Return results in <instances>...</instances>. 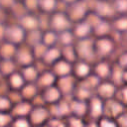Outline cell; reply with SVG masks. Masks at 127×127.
I'll use <instances>...</instances> for the list:
<instances>
[{
  "label": "cell",
  "instance_id": "cell-24",
  "mask_svg": "<svg viewBox=\"0 0 127 127\" xmlns=\"http://www.w3.org/2000/svg\"><path fill=\"white\" fill-rule=\"evenodd\" d=\"M36 93H37V88L32 84H29V85L22 87V94L27 99L33 98L36 95Z\"/></svg>",
  "mask_w": 127,
  "mask_h": 127
},
{
  "label": "cell",
  "instance_id": "cell-21",
  "mask_svg": "<svg viewBox=\"0 0 127 127\" xmlns=\"http://www.w3.org/2000/svg\"><path fill=\"white\" fill-rule=\"evenodd\" d=\"M55 75L53 73H50V72H45L43 74L40 75V78H39V81L41 83V85L45 86V87H50L53 85V83L55 82Z\"/></svg>",
  "mask_w": 127,
  "mask_h": 127
},
{
  "label": "cell",
  "instance_id": "cell-37",
  "mask_svg": "<svg viewBox=\"0 0 127 127\" xmlns=\"http://www.w3.org/2000/svg\"><path fill=\"white\" fill-rule=\"evenodd\" d=\"M25 6L28 9H36L38 8V0H25Z\"/></svg>",
  "mask_w": 127,
  "mask_h": 127
},
{
  "label": "cell",
  "instance_id": "cell-23",
  "mask_svg": "<svg viewBox=\"0 0 127 127\" xmlns=\"http://www.w3.org/2000/svg\"><path fill=\"white\" fill-rule=\"evenodd\" d=\"M109 72H110V68L108 64L105 63H100L95 66V73L99 77H105L109 74Z\"/></svg>",
  "mask_w": 127,
  "mask_h": 127
},
{
  "label": "cell",
  "instance_id": "cell-34",
  "mask_svg": "<svg viewBox=\"0 0 127 127\" xmlns=\"http://www.w3.org/2000/svg\"><path fill=\"white\" fill-rule=\"evenodd\" d=\"M126 19L125 18H120L115 22V27L119 31H125L126 30Z\"/></svg>",
  "mask_w": 127,
  "mask_h": 127
},
{
  "label": "cell",
  "instance_id": "cell-22",
  "mask_svg": "<svg viewBox=\"0 0 127 127\" xmlns=\"http://www.w3.org/2000/svg\"><path fill=\"white\" fill-rule=\"evenodd\" d=\"M14 70V64L12 63L11 60H3V62L0 64V71L3 74H8L10 75L13 73Z\"/></svg>",
  "mask_w": 127,
  "mask_h": 127
},
{
  "label": "cell",
  "instance_id": "cell-14",
  "mask_svg": "<svg viewBox=\"0 0 127 127\" xmlns=\"http://www.w3.org/2000/svg\"><path fill=\"white\" fill-rule=\"evenodd\" d=\"M91 27L86 23V22H81L79 23L75 29H74V34L76 37L78 38H85L88 36V34L90 33Z\"/></svg>",
  "mask_w": 127,
  "mask_h": 127
},
{
  "label": "cell",
  "instance_id": "cell-2",
  "mask_svg": "<svg viewBox=\"0 0 127 127\" xmlns=\"http://www.w3.org/2000/svg\"><path fill=\"white\" fill-rule=\"evenodd\" d=\"M51 24L54 30L58 32H64L69 27V19L62 13H57L53 16Z\"/></svg>",
  "mask_w": 127,
  "mask_h": 127
},
{
  "label": "cell",
  "instance_id": "cell-41",
  "mask_svg": "<svg viewBox=\"0 0 127 127\" xmlns=\"http://www.w3.org/2000/svg\"><path fill=\"white\" fill-rule=\"evenodd\" d=\"M64 2H66V3H69V4H72V3H74L76 0H64Z\"/></svg>",
  "mask_w": 127,
  "mask_h": 127
},
{
  "label": "cell",
  "instance_id": "cell-5",
  "mask_svg": "<svg viewBox=\"0 0 127 127\" xmlns=\"http://www.w3.org/2000/svg\"><path fill=\"white\" fill-rule=\"evenodd\" d=\"M31 121L34 124H42L48 118V112L44 108H36L30 112Z\"/></svg>",
  "mask_w": 127,
  "mask_h": 127
},
{
  "label": "cell",
  "instance_id": "cell-33",
  "mask_svg": "<svg viewBox=\"0 0 127 127\" xmlns=\"http://www.w3.org/2000/svg\"><path fill=\"white\" fill-rule=\"evenodd\" d=\"M115 7L119 12H125L127 8V1L126 0H116Z\"/></svg>",
  "mask_w": 127,
  "mask_h": 127
},
{
  "label": "cell",
  "instance_id": "cell-20",
  "mask_svg": "<svg viewBox=\"0 0 127 127\" xmlns=\"http://www.w3.org/2000/svg\"><path fill=\"white\" fill-rule=\"evenodd\" d=\"M60 89L63 91V92H69L71 89H72V86H73V80L71 77H69L68 75L67 76H64L62 77L61 81H60Z\"/></svg>",
  "mask_w": 127,
  "mask_h": 127
},
{
  "label": "cell",
  "instance_id": "cell-31",
  "mask_svg": "<svg viewBox=\"0 0 127 127\" xmlns=\"http://www.w3.org/2000/svg\"><path fill=\"white\" fill-rule=\"evenodd\" d=\"M10 100L6 97H3V96H0V112H5L7 109L10 108Z\"/></svg>",
  "mask_w": 127,
  "mask_h": 127
},
{
  "label": "cell",
  "instance_id": "cell-38",
  "mask_svg": "<svg viewBox=\"0 0 127 127\" xmlns=\"http://www.w3.org/2000/svg\"><path fill=\"white\" fill-rule=\"evenodd\" d=\"M14 127H30V126H29V123L27 120H25L23 118H19L18 120H16Z\"/></svg>",
  "mask_w": 127,
  "mask_h": 127
},
{
  "label": "cell",
  "instance_id": "cell-18",
  "mask_svg": "<svg viewBox=\"0 0 127 127\" xmlns=\"http://www.w3.org/2000/svg\"><path fill=\"white\" fill-rule=\"evenodd\" d=\"M89 65L86 64V63H78L75 67H74V71H75V74L78 76V77H85V76H88V73H89Z\"/></svg>",
  "mask_w": 127,
  "mask_h": 127
},
{
  "label": "cell",
  "instance_id": "cell-6",
  "mask_svg": "<svg viewBox=\"0 0 127 127\" xmlns=\"http://www.w3.org/2000/svg\"><path fill=\"white\" fill-rule=\"evenodd\" d=\"M95 50L103 56L108 55L112 51V42L108 39H100L95 45Z\"/></svg>",
  "mask_w": 127,
  "mask_h": 127
},
{
  "label": "cell",
  "instance_id": "cell-7",
  "mask_svg": "<svg viewBox=\"0 0 127 127\" xmlns=\"http://www.w3.org/2000/svg\"><path fill=\"white\" fill-rule=\"evenodd\" d=\"M76 52L79 54V56H81L83 58H88L93 53V45L89 41H82L79 44Z\"/></svg>",
  "mask_w": 127,
  "mask_h": 127
},
{
  "label": "cell",
  "instance_id": "cell-17",
  "mask_svg": "<svg viewBox=\"0 0 127 127\" xmlns=\"http://www.w3.org/2000/svg\"><path fill=\"white\" fill-rule=\"evenodd\" d=\"M24 78L22 77L21 74L19 73H11L10 74V77H9V82H10V85L13 87V88H22L24 86Z\"/></svg>",
  "mask_w": 127,
  "mask_h": 127
},
{
  "label": "cell",
  "instance_id": "cell-13",
  "mask_svg": "<svg viewBox=\"0 0 127 127\" xmlns=\"http://www.w3.org/2000/svg\"><path fill=\"white\" fill-rule=\"evenodd\" d=\"M32 108L30 106L29 103L27 102H21L19 104H17L14 109H13V112L14 114H16L17 116H20V117H23V116H26V115H29L30 112H31Z\"/></svg>",
  "mask_w": 127,
  "mask_h": 127
},
{
  "label": "cell",
  "instance_id": "cell-10",
  "mask_svg": "<svg viewBox=\"0 0 127 127\" xmlns=\"http://www.w3.org/2000/svg\"><path fill=\"white\" fill-rule=\"evenodd\" d=\"M15 55H16V57H17L18 62H19L21 64H23L24 66L30 65V64H31V62H32V60H33V55H32L29 51H27V50H21V51H19L18 53L16 52Z\"/></svg>",
  "mask_w": 127,
  "mask_h": 127
},
{
  "label": "cell",
  "instance_id": "cell-8",
  "mask_svg": "<svg viewBox=\"0 0 127 127\" xmlns=\"http://www.w3.org/2000/svg\"><path fill=\"white\" fill-rule=\"evenodd\" d=\"M16 54V49L15 46L9 43L4 44L0 48V56L2 57L3 60H11Z\"/></svg>",
  "mask_w": 127,
  "mask_h": 127
},
{
  "label": "cell",
  "instance_id": "cell-12",
  "mask_svg": "<svg viewBox=\"0 0 127 127\" xmlns=\"http://www.w3.org/2000/svg\"><path fill=\"white\" fill-rule=\"evenodd\" d=\"M98 92L101 95V97H103V98H109V97H111L114 94L115 87H114L113 84H111L109 82H105V83H102L99 86Z\"/></svg>",
  "mask_w": 127,
  "mask_h": 127
},
{
  "label": "cell",
  "instance_id": "cell-16",
  "mask_svg": "<svg viewBox=\"0 0 127 127\" xmlns=\"http://www.w3.org/2000/svg\"><path fill=\"white\" fill-rule=\"evenodd\" d=\"M60 96H61V91L53 86L48 87L45 92V99L48 102H55L60 98Z\"/></svg>",
  "mask_w": 127,
  "mask_h": 127
},
{
  "label": "cell",
  "instance_id": "cell-39",
  "mask_svg": "<svg viewBox=\"0 0 127 127\" xmlns=\"http://www.w3.org/2000/svg\"><path fill=\"white\" fill-rule=\"evenodd\" d=\"M70 126L71 127H81V124H80V122H78V121H76V120H72V121H70Z\"/></svg>",
  "mask_w": 127,
  "mask_h": 127
},
{
  "label": "cell",
  "instance_id": "cell-28",
  "mask_svg": "<svg viewBox=\"0 0 127 127\" xmlns=\"http://www.w3.org/2000/svg\"><path fill=\"white\" fill-rule=\"evenodd\" d=\"M97 12L101 16H108L111 14V7L107 3H100L97 6Z\"/></svg>",
  "mask_w": 127,
  "mask_h": 127
},
{
  "label": "cell",
  "instance_id": "cell-11",
  "mask_svg": "<svg viewBox=\"0 0 127 127\" xmlns=\"http://www.w3.org/2000/svg\"><path fill=\"white\" fill-rule=\"evenodd\" d=\"M60 57H61V53L59 50L55 49V48H48L46 53L44 54L43 58L44 60L47 62V63H50V64H55L57 61L60 60Z\"/></svg>",
  "mask_w": 127,
  "mask_h": 127
},
{
  "label": "cell",
  "instance_id": "cell-36",
  "mask_svg": "<svg viewBox=\"0 0 127 127\" xmlns=\"http://www.w3.org/2000/svg\"><path fill=\"white\" fill-rule=\"evenodd\" d=\"M99 127H117V125L110 119H102L99 123Z\"/></svg>",
  "mask_w": 127,
  "mask_h": 127
},
{
  "label": "cell",
  "instance_id": "cell-35",
  "mask_svg": "<svg viewBox=\"0 0 127 127\" xmlns=\"http://www.w3.org/2000/svg\"><path fill=\"white\" fill-rule=\"evenodd\" d=\"M11 118L9 115L3 113V112H0V127H5L6 125L9 124Z\"/></svg>",
  "mask_w": 127,
  "mask_h": 127
},
{
  "label": "cell",
  "instance_id": "cell-30",
  "mask_svg": "<svg viewBox=\"0 0 127 127\" xmlns=\"http://www.w3.org/2000/svg\"><path fill=\"white\" fill-rule=\"evenodd\" d=\"M63 52H64L63 54H64V61H66V62H68V61H70L71 59H73L74 54H75V52H74L70 47H68V46H66Z\"/></svg>",
  "mask_w": 127,
  "mask_h": 127
},
{
  "label": "cell",
  "instance_id": "cell-26",
  "mask_svg": "<svg viewBox=\"0 0 127 127\" xmlns=\"http://www.w3.org/2000/svg\"><path fill=\"white\" fill-rule=\"evenodd\" d=\"M57 40V36L54 32H47L44 36H43V44L48 48L49 46L54 45V43Z\"/></svg>",
  "mask_w": 127,
  "mask_h": 127
},
{
  "label": "cell",
  "instance_id": "cell-40",
  "mask_svg": "<svg viewBox=\"0 0 127 127\" xmlns=\"http://www.w3.org/2000/svg\"><path fill=\"white\" fill-rule=\"evenodd\" d=\"M4 31H5V30H4V29H2V27L0 26V38L4 36Z\"/></svg>",
  "mask_w": 127,
  "mask_h": 127
},
{
  "label": "cell",
  "instance_id": "cell-19",
  "mask_svg": "<svg viewBox=\"0 0 127 127\" xmlns=\"http://www.w3.org/2000/svg\"><path fill=\"white\" fill-rule=\"evenodd\" d=\"M57 5L56 0H38V7L45 12H52Z\"/></svg>",
  "mask_w": 127,
  "mask_h": 127
},
{
  "label": "cell",
  "instance_id": "cell-1",
  "mask_svg": "<svg viewBox=\"0 0 127 127\" xmlns=\"http://www.w3.org/2000/svg\"><path fill=\"white\" fill-rule=\"evenodd\" d=\"M4 37L8 40L9 44H19L24 40V30L21 27H9L4 31Z\"/></svg>",
  "mask_w": 127,
  "mask_h": 127
},
{
  "label": "cell",
  "instance_id": "cell-32",
  "mask_svg": "<svg viewBox=\"0 0 127 127\" xmlns=\"http://www.w3.org/2000/svg\"><path fill=\"white\" fill-rule=\"evenodd\" d=\"M71 40H72V37L70 35V33H68L67 31H64L63 32L62 36H61V41L64 45L65 46H68L70 43H71Z\"/></svg>",
  "mask_w": 127,
  "mask_h": 127
},
{
  "label": "cell",
  "instance_id": "cell-27",
  "mask_svg": "<svg viewBox=\"0 0 127 127\" xmlns=\"http://www.w3.org/2000/svg\"><path fill=\"white\" fill-rule=\"evenodd\" d=\"M90 108H91V112H92L93 116L100 115L102 113V103H101V101L99 99H94L91 102Z\"/></svg>",
  "mask_w": 127,
  "mask_h": 127
},
{
  "label": "cell",
  "instance_id": "cell-4",
  "mask_svg": "<svg viewBox=\"0 0 127 127\" xmlns=\"http://www.w3.org/2000/svg\"><path fill=\"white\" fill-rule=\"evenodd\" d=\"M71 70V66L69 64L68 62L63 60H59L55 63V65H54V71H55V74L61 76V77H64V76H67L69 74Z\"/></svg>",
  "mask_w": 127,
  "mask_h": 127
},
{
  "label": "cell",
  "instance_id": "cell-3",
  "mask_svg": "<svg viewBox=\"0 0 127 127\" xmlns=\"http://www.w3.org/2000/svg\"><path fill=\"white\" fill-rule=\"evenodd\" d=\"M86 14V6L84 3L82 2H74L71 4L68 16L70 20L73 21H78L80 19H82Z\"/></svg>",
  "mask_w": 127,
  "mask_h": 127
},
{
  "label": "cell",
  "instance_id": "cell-15",
  "mask_svg": "<svg viewBox=\"0 0 127 127\" xmlns=\"http://www.w3.org/2000/svg\"><path fill=\"white\" fill-rule=\"evenodd\" d=\"M22 77L24 78V80L26 79V80L32 81V80H34V79H36L38 77V70L33 65H27L23 69Z\"/></svg>",
  "mask_w": 127,
  "mask_h": 127
},
{
  "label": "cell",
  "instance_id": "cell-25",
  "mask_svg": "<svg viewBox=\"0 0 127 127\" xmlns=\"http://www.w3.org/2000/svg\"><path fill=\"white\" fill-rule=\"evenodd\" d=\"M93 28L98 36H105L109 31V25L106 22H98Z\"/></svg>",
  "mask_w": 127,
  "mask_h": 127
},
{
  "label": "cell",
  "instance_id": "cell-9",
  "mask_svg": "<svg viewBox=\"0 0 127 127\" xmlns=\"http://www.w3.org/2000/svg\"><path fill=\"white\" fill-rule=\"evenodd\" d=\"M21 24H22V29L24 30H29V31H35L36 28L38 27V21L35 17L33 16H30V15H27L25 17L22 18V21H21Z\"/></svg>",
  "mask_w": 127,
  "mask_h": 127
},
{
  "label": "cell",
  "instance_id": "cell-29",
  "mask_svg": "<svg viewBox=\"0 0 127 127\" xmlns=\"http://www.w3.org/2000/svg\"><path fill=\"white\" fill-rule=\"evenodd\" d=\"M71 109L74 111V113L81 115V114H83L85 112L86 107L82 102H74L72 104V106H71Z\"/></svg>",
  "mask_w": 127,
  "mask_h": 127
}]
</instances>
